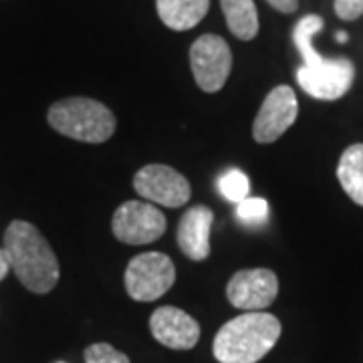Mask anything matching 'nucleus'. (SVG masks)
Masks as SVG:
<instances>
[{"instance_id":"nucleus-1","label":"nucleus","mask_w":363,"mask_h":363,"mask_svg":"<svg viewBox=\"0 0 363 363\" xmlns=\"http://www.w3.org/2000/svg\"><path fill=\"white\" fill-rule=\"evenodd\" d=\"M4 252L11 271L30 293L47 295L59 283L61 269L47 238L25 220H13L4 233Z\"/></svg>"},{"instance_id":"nucleus-2","label":"nucleus","mask_w":363,"mask_h":363,"mask_svg":"<svg viewBox=\"0 0 363 363\" xmlns=\"http://www.w3.org/2000/svg\"><path fill=\"white\" fill-rule=\"evenodd\" d=\"M281 321L267 311H247L222 325L214 337L218 363H257L277 345Z\"/></svg>"},{"instance_id":"nucleus-3","label":"nucleus","mask_w":363,"mask_h":363,"mask_svg":"<svg viewBox=\"0 0 363 363\" xmlns=\"http://www.w3.org/2000/svg\"><path fill=\"white\" fill-rule=\"evenodd\" d=\"M49 125L57 133L77 142L104 143L116 133L117 119L101 101L89 97H67L51 105Z\"/></svg>"},{"instance_id":"nucleus-4","label":"nucleus","mask_w":363,"mask_h":363,"mask_svg":"<svg viewBox=\"0 0 363 363\" xmlns=\"http://www.w3.org/2000/svg\"><path fill=\"white\" fill-rule=\"evenodd\" d=\"M125 291L133 301L150 303L164 297L176 281V267L164 252H143L125 269Z\"/></svg>"},{"instance_id":"nucleus-5","label":"nucleus","mask_w":363,"mask_h":363,"mask_svg":"<svg viewBox=\"0 0 363 363\" xmlns=\"http://www.w3.org/2000/svg\"><path fill=\"white\" fill-rule=\"evenodd\" d=\"M190 67L196 85L206 93H216L233 71V51L218 35H202L190 49Z\"/></svg>"},{"instance_id":"nucleus-6","label":"nucleus","mask_w":363,"mask_h":363,"mask_svg":"<svg viewBox=\"0 0 363 363\" xmlns=\"http://www.w3.org/2000/svg\"><path fill=\"white\" fill-rule=\"evenodd\" d=\"M166 216L154 204L130 200L117 208L111 228L119 242L150 245L166 233Z\"/></svg>"},{"instance_id":"nucleus-7","label":"nucleus","mask_w":363,"mask_h":363,"mask_svg":"<svg viewBox=\"0 0 363 363\" xmlns=\"http://www.w3.org/2000/svg\"><path fill=\"white\" fill-rule=\"evenodd\" d=\"M135 192L150 200L152 204H160L166 208L184 206L190 196L192 188L186 176H182L178 169L164 166V164H147L133 176Z\"/></svg>"},{"instance_id":"nucleus-8","label":"nucleus","mask_w":363,"mask_h":363,"mask_svg":"<svg viewBox=\"0 0 363 363\" xmlns=\"http://www.w3.org/2000/svg\"><path fill=\"white\" fill-rule=\"evenodd\" d=\"M355 67L350 59H325L321 65L307 67L301 65L297 69V83L301 89L313 99L321 101H335L341 99L353 85Z\"/></svg>"},{"instance_id":"nucleus-9","label":"nucleus","mask_w":363,"mask_h":363,"mask_svg":"<svg viewBox=\"0 0 363 363\" xmlns=\"http://www.w3.org/2000/svg\"><path fill=\"white\" fill-rule=\"evenodd\" d=\"M298 116L295 91L289 85H279L264 97L252 123V138L257 143L277 142Z\"/></svg>"},{"instance_id":"nucleus-10","label":"nucleus","mask_w":363,"mask_h":363,"mask_svg":"<svg viewBox=\"0 0 363 363\" xmlns=\"http://www.w3.org/2000/svg\"><path fill=\"white\" fill-rule=\"evenodd\" d=\"M279 295V279L271 269H247L234 272L228 281L226 297L236 309L264 311Z\"/></svg>"},{"instance_id":"nucleus-11","label":"nucleus","mask_w":363,"mask_h":363,"mask_svg":"<svg viewBox=\"0 0 363 363\" xmlns=\"http://www.w3.org/2000/svg\"><path fill=\"white\" fill-rule=\"evenodd\" d=\"M150 331L162 345L178 351L192 350L200 339V325L194 317L169 305L152 313Z\"/></svg>"},{"instance_id":"nucleus-12","label":"nucleus","mask_w":363,"mask_h":363,"mask_svg":"<svg viewBox=\"0 0 363 363\" xmlns=\"http://www.w3.org/2000/svg\"><path fill=\"white\" fill-rule=\"evenodd\" d=\"M214 224V212L208 206H192L186 210L178 226V247L192 260H206L210 257V230Z\"/></svg>"},{"instance_id":"nucleus-13","label":"nucleus","mask_w":363,"mask_h":363,"mask_svg":"<svg viewBox=\"0 0 363 363\" xmlns=\"http://www.w3.org/2000/svg\"><path fill=\"white\" fill-rule=\"evenodd\" d=\"M162 23L172 30H190L208 14L210 0H156Z\"/></svg>"},{"instance_id":"nucleus-14","label":"nucleus","mask_w":363,"mask_h":363,"mask_svg":"<svg viewBox=\"0 0 363 363\" xmlns=\"http://www.w3.org/2000/svg\"><path fill=\"white\" fill-rule=\"evenodd\" d=\"M226 25L236 39L252 40L259 35V13L255 0H220Z\"/></svg>"},{"instance_id":"nucleus-15","label":"nucleus","mask_w":363,"mask_h":363,"mask_svg":"<svg viewBox=\"0 0 363 363\" xmlns=\"http://www.w3.org/2000/svg\"><path fill=\"white\" fill-rule=\"evenodd\" d=\"M337 180L343 192L363 206V143L350 145L339 160Z\"/></svg>"},{"instance_id":"nucleus-16","label":"nucleus","mask_w":363,"mask_h":363,"mask_svg":"<svg viewBox=\"0 0 363 363\" xmlns=\"http://www.w3.org/2000/svg\"><path fill=\"white\" fill-rule=\"evenodd\" d=\"M323 28V18L319 14H307L303 16L301 21L295 26V33H293V40H295V47H297L298 55L303 57V65L307 67H317L321 65L325 61V57H321L315 45H313V39L315 35Z\"/></svg>"},{"instance_id":"nucleus-17","label":"nucleus","mask_w":363,"mask_h":363,"mask_svg":"<svg viewBox=\"0 0 363 363\" xmlns=\"http://www.w3.org/2000/svg\"><path fill=\"white\" fill-rule=\"evenodd\" d=\"M218 190L220 194L233 202V204H238L242 202L245 198H248V192H250V182H248L247 174L240 172L238 168L226 169L218 178Z\"/></svg>"},{"instance_id":"nucleus-18","label":"nucleus","mask_w":363,"mask_h":363,"mask_svg":"<svg viewBox=\"0 0 363 363\" xmlns=\"http://www.w3.org/2000/svg\"><path fill=\"white\" fill-rule=\"evenodd\" d=\"M236 216L238 220L248 226H260L269 220V202L264 198H245L236 204Z\"/></svg>"},{"instance_id":"nucleus-19","label":"nucleus","mask_w":363,"mask_h":363,"mask_svg":"<svg viewBox=\"0 0 363 363\" xmlns=\"http://www.w3.org/2000/svg\"><path fill=\"white\" fill-rule=\"evenodd\" d=\"M85 363H131L130 357L109 343H93L85 350Z\"/></svg>"},{"instance_id":"nucleus-20","label":"nucleus","mask_w":363,"mask_h":363,"mask_svg":"<svg viewBox=\"0 0 363 363\" xmlns=\"http://www.w3.org/2000/svg\"><path fill=\"white\" fill-rule=\"evenodd\" d=\"M333 9L341 21H357L363 14V0H335Z\"/></svg>"},{"instance_id":"nucleus-21","label":"nucleus","mask_w":363,"mask_h":363,"mask_svg":"<svg viewBox=\"0 0 363 363\" xmlns=\"http://www.w3.org/2000/svg\"><path fill=\"white\" fill-rule=\"evenodd\" d=\"M271 4L274 11L283 14H291L295 13L298 9V0H267Z\"/></svg>"},{"instance_id":"nucleus-22","label":"nucleus","mask_w":363,"mask_h":363,"mask_svg":"<svg viewBox=\"0 0 363 363\" xmlns=\"http://www.w3.org/2000/svg\"><path fill=\"white\" fill-rule=\"evenodd\" d=\"M11 271V264H9V257L4 252V248H0V281L9 274Z\"/></svg>"},{"instance_id":"nucleus-23","label":"nucleus","mask_w":363,"mask_h":363,"mask_svg":"<svg viewBox=\"0 0 363 363\" xmlns=\"http://www.w3.org/2000/svg\"><path fill=\"white\" fill-rule=\"evenodd\" d=\"M335 39H337L339 43H347V40H350V35H347V33H343V30H339L337 35H335Z\"/></svg>"}]
</instances>
